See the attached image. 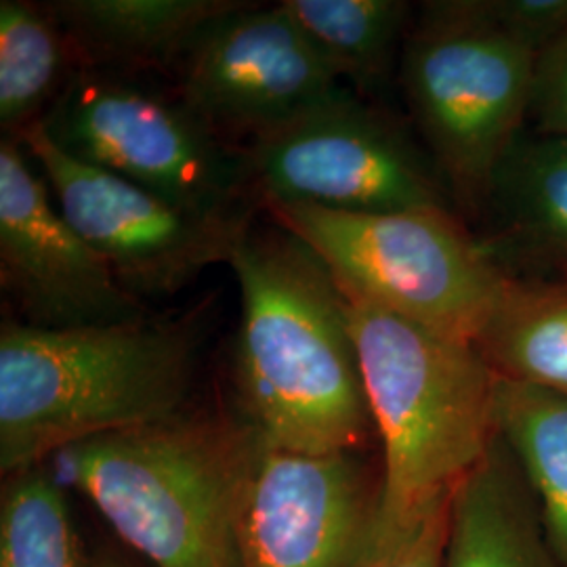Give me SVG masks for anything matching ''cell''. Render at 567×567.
<instances>
[{
	"label": "cell",
	"mask_w": 567,
	"mask_h": 567,
	"mask_svg": "<svg viewBox=\"0 0 567 567\" xmlns=\"http://www.w3.org/2000/svg\"><path fill=\"white\" fill-rule=\"evenodd\" d=\"M229 267L243 301L234 347L240 419L271 450L358 452L377 429L330 269L280 225L257 221Z\"/></svg>",
	"instance_id": "6da1fadb"
},
{
	"label": "cell",
	"mask_w": 567,
	"mask_h": 567,
	"mask_svg": "<svg viewBox=\"0 0 567 567\" xmlns=\"http://www.w3.org/2000/svg\"><path fill=\"white\" fill-rule=\"evenodd\" d=\"M203 328L194 313L72 330L2 322V475L42 465L51 452L179 414Z\"/></svg>",
	"instance_id": "7a4b0ae2"
},
{
	"label": "cell",
	"mask_w": 567,
	"mask_h": 567,
	"mask_svg": "<svg viewBox=\"0 0 567 567\" xmlns=\"http://www.w3.org/2000/svg\"><path fill=\"white\" fill-rule=\"evenodd\" d=\"M385 452L377 548L447 503L494 444L498 374L480 347L343 292Z\"/></svg>",
	"instance_id": "3957f363"
},
{
	"label": "cell",
	"mask_w": 567,
	"mask_h": 567,
	"mask_svg": "<svg viewBox=\"0 0 567 567\" xmlns=\"http://www.w3.org/2000/svg\"><path fill=\"white\" fill-rule=\"evenodd\" d=\"M243 419L175 414L68 447L70 471L154 567H240L238 513L264 450Z\"/></svg>",
	"instance_id": "277c9868"
},
{
	"label": "cell",
	"mask_w": 567,
	"mask_h": 567,
	"mask_svg": "<svg viewBox=\"0 0 567 567\" xmlns=\"http://www.w3.org/2000/svg\"><path fill=\"white\" fill-rule=\"evenodd\" d=\"M538 53L484 18L477 0L425 2L405 37L398 82L410 116L463 206L487 200L519 140Z\"/></svg>",
	"instance_id": "5b68a950"
},
{
	"label": "cell",
	"mask_w": 567,
	"mask_h": 567,
	"mask_svg": "<svg viewBox=\"0 0 567 567\" xmlns=\"http://www.w3.org/2000/svg\"><path fill=\"white\" fill-rule=\"evenodd\" d=\"M261 210L303 240L343 292L471 343L511 282L452 208L341 213L271 203Z\"/></svg>",
	"instance_id": "8992f818"
},
{
	"label": "cell",
	"mask_w": 567,
	"mask_h": 567,
	"mask_svg": "<svg viewBox=\"0 0 567 567\" xmlns=\"http://www.w3.org/2000/svg\"><path fill=\"white\" fill-rule=\"evenodd\" d=\"M81 163L204 215H255L243 145L225 142L183 102L118 72L79 68L41 122Z\"/></svg>",
	"instance_id": "52a82bcc"
},
{
	"label": "cell",
	"mask_w": 567,
	"mask_h": 567,
	"mask_svg": "<svg viewBox=\"0 0 567 567\" xmlns=\"http://www.w3.org/2000/svg\"><path fill=\"white\" fill-rule=\"evenodd\" d=\"M257 203L341 213L450 208L429 152L377 103L344 86L299 118L243 145Z\"/></svg>",
	"instance_id": "ba28073f"
},
{
	"label": "cell",
	"mask_w": 567,
	"mask_h": 567,
	"mask_svg": "<svg viewBox=\"0 0 567 567\" xmlns=\"http://www.w3.org/2000/svg\"><path fill=\"white\" fill-rule=\"evenodd\" d=\"M65 219L137 299L173 297L231 261L255 215H204L60 150L42 124L21 135Z\"/></svg>",
	"instance_id": "9c48e42d"
},
{
	"label": "cell",
	"mask_w": 567,
	"mask_h": 567,
	"mask_svg": "<svg viewBox=\"0 0 567 567\" xmlns=\"http://www.w3.org/2000/svg\"><path fill=\"white\" fill-rule=\"evenodd\" d=\"M175 93L225 142L244 145L343 91L282 2H236L177 61Z\"/></svg>",
	"instance_id": "30bf717a"
},
{
	"label": "cell",
	"mask_w": 567,
	"mask_h": 567,
	"mask_svg": "<svg viewBox=\"0 0 567 567\" xmlns=\"http://www.w3.org/2000/svg\"><path fill=\"white\" fill-rule=\"evenodd\" d=\"M0 282L23 324L44 330L140 322L131 295L61 213L41 166L20 140L0 142Z\"/></svg>",
	"instance_id": "8fae6325"
},
{
	"label": "cell",
	"mask_w": 567,
	"mask_h": 567,
	"mask_svg": "<svg viewBox=\"0 0 567 567\" xmlns=\"http://www.w3.org/2000/svg\"><path fill=\"white\" fill-rule=\"evenodd\" d=\"M381 489L355 452L264 446L238 513L240 567H364L379 538Z\"/></svg>",
	"instance_id": "7c38bea8"
},
{
	"label": "cell",
	"mask_w": 567,
	"mask_h": 567,
	"mask_svg": "<svg viewBox=\"0 0 567 567\" xmlns=\"http://www.w3.org/2000/svg\"><path fill=\"white\" fill-rule=\"evenodd\" d=\"M231 0H55L49 11L79 68L168 79L204 23Z\"/></svg>",
	"instance_id": "4fadbf2b"
},
{
	"label": "cell",
	"mask_w": 567,
	"mask_h": 567,
	"mask_svg": "<svg viewBox=\"0 0 567 567\" xmlns=\"http://www.w3.org/2000/svg\"><path fill=\"white\" fill-rule=\"evenodd\" d=\"M522 480L517 461L496 435L486 458L452 494L444 567H547Z\"/></svg>",
	"instance_id": "5bb4252c"
},
{
	"label": "cell",
	"mask_w": 567,
	"mask_h": 567,
	"mask_svg": "<svg viewBox=\"0 0 567 567\" xmlns=\"http://www.w3.org/2000/svg\"><path fill=\"white\" fill-rule=\"evenodd\" d=\"M326 63L374 103L398 79L412 7L404 0H284Z\"/></svg>",
	"instance_id": "9a60e30c"
},
{
	"label": "cell",
	"mask_w": 567,
	"mask_h": 567,
	"mask_svg": "<svg viewBox=\"0 0 567 567\" xmlns=\"http://www.w3.org/2000/svg\"><path fill=\"white\" fill-rule=\"evenodd\" d=\"M76 70L47 2H0V131L7 140L41 124Z\"/></svg>",
	"instance_id": "2e32d148"
},
{
	"label": "cell",
	"mask_w": 567,
	"mask_h": 567,
	"mask_svg": "<svg viewBox=\"0 0 567 567\" xmlns=\"http://www.w3.org/2000/svg\"><path fill=\"white\" fill-rule=\"evenodd\" d=\"M475 344L501 379L567 395V282L511 280Z\"/></svg>",
	"instance_id": "e0dca14e"
},
{
	"label": "cell",
	"mask_w": 567,
	"mask_h": 567,
	"mask_svg": "<svg viewBox=\"0 0 567 567\" xmlns=\"http://www.w3.org/2000/svg\"><path fill=\"white\" fill-rule=\"evenodd\" d=\"M496 429L538 498L550 550L567 567V395L498 377Z\"/></svg>",
	"instance_id": "ac0fdd59"
},
{
	"label": "cell",
	"mask_w": 567,
	"mask_h": 567,
	"mask_svg": "<svg viewBox=\"0 0 567 567\" xmlns=\"http://www.w3.org/2000/svg\"><path fill=\"white\" fill-rule=\"evenodd\" d=\"M487 200L511 229L567 264V140L519 137L494 173Z\"/></svg>",
	"instance_id": "d6986e66"
},
{
	"label": "cell",
	"mask_w": 567,
	"mask_h": 567,
	"mask_svg": "<svg viewBox=\"0 0 567 567\" xmlns=\"http://www.w3.org/2000/svg\"><path fill=\"white\" fill-rule=\"evenodd\" d=\"M0 567H86L65 496L47 466L9 477L0 508Z\"/></svg>",
	"instance_id": "ffe728a7"
},
{
	"label": "cell",
	"mask_w": 567,
	"mask_h": 567,
	"mask_svg": "<svg viewBox=\"0 0 567 567\" xmlns=\"http://www.w3.org/2000/svg\"><path fill=\"white\" fill-rule=\"evenodd\" d=\"M496 28L536 53L567 30V0H477Z\"/></svg>",
	"instance_id": "44dd1931"
},
{
	"label": "cell",
	"mask_w": 567,
	"mask_h": 567,
	"mask_svg": "<svg viewBox=\"0 0 567 567\" xmlns=\"http://www.w3.org/2000/svg\"><path fill=\"white\" fill-rule=\"evenodd\" d=\"M527 118L538 135L567 140V30L536 58Z\"/></svg>",
	"instance_id": "7402d4cb"
},
{
	"label": "cell",
	"mask_w": 567,
	"mask_h": 567,
	"mask_svg": "<svg viewBox=\"0 0 567 567\" xmlns=\"http://www.w3.org/2000/svg\"><path fill=\"white\" fill-rule=\"evenodd\" d=\"M450 503L452 498L433 508L416 526L377 548L364 567H444Z\"/></svg>",
	"instance_id": "603a6c76"
},
{
	"label": "cell",
	"mask_w": 567,
	"mask_h": 567,
	"mask_svg": "<svg viewBox=\"0 0 567 567\" xmlns=\"http://www.w3.org/2000/svg\"><path fill=\"white\" fill-rule=\"evenodd\" d=\"M97 567H124L122 564H118V561H103V564H100Z\"/></svg>",
	"instance_id": "cb8c5ba5"
}]
</instances>
